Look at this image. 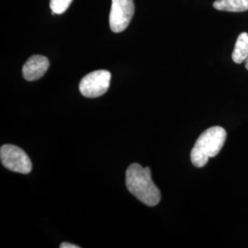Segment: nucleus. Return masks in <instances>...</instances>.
<instances>
[{
	"label": "nucleus",
	"instance_id": "obj_1",
	"mask_svg": "<svg viewBox=\"0 0 248 248\" xmlns=\"http://www.w3.org/2000/svg\"><path fill=\"white\" fill-rule=\"evenodd\" d=\"M127 189L141 202L154 207L159 203L161 193L151 177V169L132 164L126 171Z\"/></svg>",
	"mask_w": 248,
	"mask_h": 248
},
{
	"label": "nucleus",
	"instance_id": "obj_2",
	"mask_svg": "<svg viewBox=\"0 0 248 248\" xmlns=\"http://www.w3.org/2000/svg\"><path fill=\"white\" fill-rule=\"evenodd\" d=\"M227 137L226 131L221 126L207 129L200 135L190 153V159L196 168H203L211 157L222 150Z\"/></svg>",
	"mask_w": 248,
	"mask_h": 248
},
{
	"label": "nucleus",
	"instance_id": "obj_3",
	"mask_svg": "<svg viewBox=\"0 0 248 248\" xmlns=\"http://www.w3.org/2000/svg\"><path fill=\"white\" fill-rule=\"evenodd\" d=\"M0 158L6 169L16 173L29 174L32 169L31 161L26 153L13 144H4L1 146Z\"/></svg>",
	"mask_w": 248,
	"mask_h": 248
},
{
	"label": "nucleus",
	"instance_id": "obj_4",
	"mask_svg": "<svg viewBox=\"0 0 248 248\" xmlns=\"http://www.w3.org/2000/svg\"><path fill=\"white\" fill-rule=\"evenodd\" d=\"M111 75L107 70L91 72L80 81L79 90L86 98H98L109 88Z\"/></svg>",
	"mask_w": 248,
	"mask_h": 248
},
{
	"label": "nucleus",
	"instance_id": "obj_5",
	"mask_svg": "<svg viewBox=\"0 0 248 248\" xmlns=\"http://www.w3.org/2000/svg\"><path fill=\"white\" fill-rule=\"evenodd\" d=\"M134 14L133 0H112L109 13V27L115 33L129 26Z\"/></svg>",
	"mask_w": 248,
	"mask_h": 248
},
{
	"label": "nucleus",
	"instance_id": "obj_6",
	"mask_svg": "<svg viewBox=\"0 0 248 248\" xmlns=\"http://www.w3.org/2000/svg\"><path fill=\"white\" fill-rule=\"evenodd\" d=\"M49 60L43 55L31 56L23 65L22 73L27 81H35L45 76L49 69Z\"/></svg>",
	"mask_w": 248,
	"mask_h": 248
},
{
	"label": "nucleus",
	"instance_id": "obj_7",
	"mask_svg": "<svg viewBox=\"0 0 248 248\" xmlns=\"http://www.w3.org/2000/svg\"><path fill=\"white\" fill-rule=\"evenodd\" d=\"M213 6L221 11L244 12L248 10V0H215Z\"/></svg>",
	"mask_w": 248,
	"mask_h": 248
},
{
	"label": "nucleus",
	"instance_id": "obj_8",
	"mask_svg": "<svg viewBox=\"0 0 248 248\" xmlns=\"http://www.w3.org/2000/svg\"><path fill=\"white\" fill-rule=\"evenodd\" d=\"M248 57V33L242 32L235 43L233 52L232 53V59L235 63L246 62Z\"/></svg>",
	"mask_w": 248,
	"mask_h": 248
},
{
	"label": "nucleus",
	"instance_id": "obj_9",
	"mask_svg": "<svg viewBox=\"0 0 248 248\" xmlns=\"http://www.w3.org/2000/svg\"><path fill=\"white\" fill-rule=\"evenodd\" d=\"M73 0H50V8L53 14H62L69 8Z\"/></svg>",
	"mask_w": 248,
	"mask_h": 248
},
{
	"label": "nucleus",
	"instance_id": "obj_10",
	"mask_svg": "<svg viewBox=\"0 0 248 248\" xmlns=\"http://www.w3.org/2000/svg\"><path fill=\"white\" fill-rule=\"evenodd\" d=\"M60 248H79L80 247H78V246H77V245H73V244H70V243H62V244H61V246H60Z\"/></svg>",
	"mask_w": 248,
	"mask_h": 248
},
{
	"label": "nucleus",
	"instance_id": "obj_11",
	"mask_svg": "<svg viewBox=\"0 0 248 248\" xmlns=\"http://www.w3.org/2000/svg\"><path fill=\"white\" fill-rule=\"evenodd\" d=\"M246 68H247V69L248 70V59L246 60Z\"/></svg>",
	"mask_w": 248,
	"mask_h": 248
}]
</instances>
